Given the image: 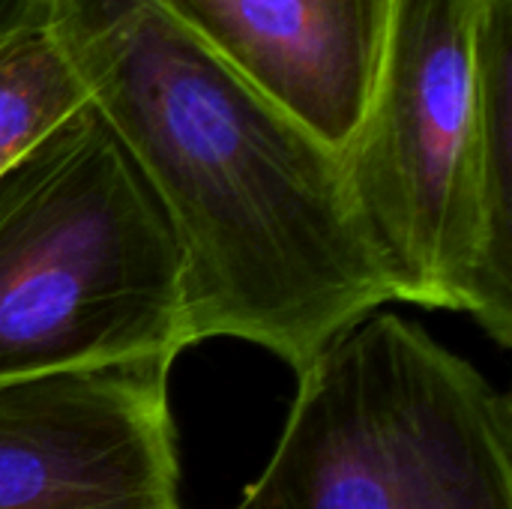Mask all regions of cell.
<instances>
[{"instance_id":"1","label":"cell","mask_w":512,"mask_h":509,"mask_svg":"<svg viewBox=\"0 0 512 509\" xmlns=\"http://www.w3.org/2000/svg\"><path fill=\"white\" fill-rule=\"evenodd\" d=\"M48 24L165 210L192 345L240 339L300 375L393 300L342 156L156 0H48Z\"/></svg>"},{"instance_id":"2","label":"cell","mask_w":512,"mask_h":509,"mask_svg":"<svg viewBox=\"0 0 512 509\" xmlns=\"http://www.w3.org/2000/svg\"><path fill=\"white\" fill-rule=\"evenodd\" d=\"M189 345L177 237L87 102L0 174V387Z\"/></svg>"},{"instance_id":"3","label":"cell","mask_w":512,"mask_h":509,"mask_svg":"<svg viewBox=\"0 0 512 509\" xmlns=\"http://www.w3.org/2000/svg\"><path fill=\"white\" fill-rule=\"evenodd\" d=\"M234 509H512V405L399 315H366L300 375Z\"/></svg>"},{"instance_id":"4","label":"cell","mask_w":512,"mask_h":509,"mask_svg":"<svg viewBox=\"0 0 512 509\" xmlns=\"http://www.w3.org/2000/svg\"><path fill=\"white\" fill-rule=\"evenodd\" d=\"M486 0H393L342 168L393 300L471 315L512 345V279L492 258L477 33Z\"/></svg>"},{"instance_id":"5","label":"cell","mask_w":512,"mask_h":509,"mask_svg":"<svg viewBox=\"0 0 512 509\" xmlns=\"http://www.w3.org/2000/svg\"><path fill=\"white\" fill-rule=\"evenodd\" d=\"M171 366L153 360L0 387V509H183Z\"/></svg>"},{"instance_id":"6","label":"cell","mask_w":512,"mask_h":509,"mask_svg":"<svg viewBox=\"0 0 512 509\" xmlns=\"http://www.w3.org/2000/svg\"><path fill=\"white\" fill-rule=\"evenodd\" d=\"M339 156L378 75L393 0H156Z\"/></svg>"},{"instance_id":"7","label":"cell","mask_w":512,"mask_h":509,"mask_svg":"<svg viewBox=\"0 0 512 509\" xmlns=\"http://www.w3.org/2000/svg\"><path fill=\"white\" fill-rule=\"evenodd\" d=\"M84 105V84L51 24L6 39L0 45V174Z\"/></svg>"},{"instance_id":"8","label":"cell","mask_w":512,"mask_h":509,"mask_svg":"<svg viewBox=\"0 0 512 509\" xmlns=\"http://www.w3.org/2000/svg\"><path fill=\"white\" fill-rule=\"evenodd\" d=\"M480 162L489 246L512 279V0H486L477 33Z\"/></svg>"},{"instance_id":"9","label":"cell","mask_w":512,"mask_h":509,"mask_svg":"<svg viewBox=\"0 0 512 509\" xmlns=\"http://www.w3.org/2000/svg\"><path fill=\"white\" fill-rule=\"evenodd\" d=\"M36 24H48V0H0V45Z\"/></svg>"}]
</instances>
